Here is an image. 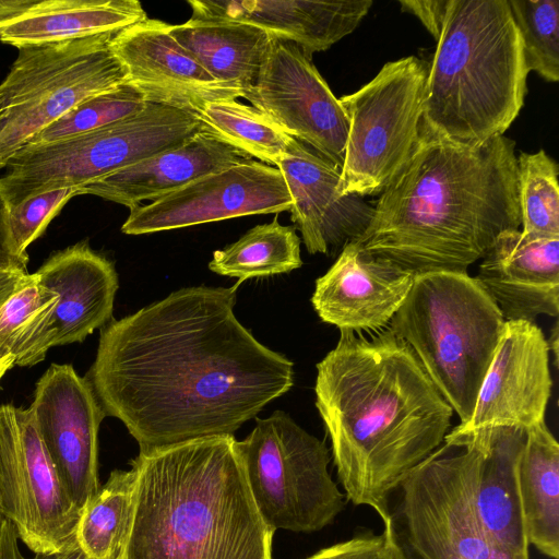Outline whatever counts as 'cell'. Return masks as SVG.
I'll return each instance as SVG.
<instances>
[{
  "mask_svg": "<svg viewBox=\"0 0 559 559\" xmlns=\"http://www.w3.org/2000/svg\"><path fill=\"white\" fill-rule=\"evenodd\" d=\"M292 204L281 170L252 158L130 210L121 231L144 235L247 215L277 214L289 211Z\"/></svg>",
  "mask_w": 559,
  "mask_h": 559,
  "instance_id": "cell-14",
  "label": "cell"
},
{
  "mask_svg": "<svg viewBox=\"0 0 559 559\" xmlns=\"http://www.w3.org/2000/svg\"><path fill=\"white\" fill-rule=\"evenodd\" d=\"M301 239L293 226L272 222L249 229L236 242L213 252L209 269L219 275L236 277L239 286L249 278L288 273L302 265Z\"/></svg>",
  "mask_w": 559,
  "mask_h": 559,
  "instance_id": "cell-30",
  "label": "cell"
},
{
  "mask_svg": "<svg viewBox=\"0 0 559 559\" xmlns=\"http://www.w3.org/2000/svg\"><path fill=\"white\" fill-rule=\"evenodd\" d=\"M145 105L140 92L124 82L82 102L39 132L26 146L48 144L97 130L140 112Z\"/></svg>",
  "mask_w": 559,
  "mask_h": 559,
  "instance_id": "cell-34",
  "label": "cell"
},
{
  "mask_svg": "<svg viewBox=\"0 0 559 559\" xmlns=\"http://www.w3.org/2000/svg\"><path fill=\"white\" fill-rule=\"evenodd\" d=\"M76 187L38 193L9 209V227L16 253L28 259L27 248L44 234L51 219L75 195Z\"/></svg>",
  "mask_w": 559,
  "mask_h": 559,
  "instance_id": "cell-35",
  "label": "cell"
},
{
  "mask_svg": "<svg viewBox=\"0 0 559 559\" xmlns=\"http://www.w3.org/2000/svg\"><path fill=\"white\" fill-rule=\"evenodd\" d=\"M519 487L528 543L559 559V444L545 420L526 430Z\"/></svg>",
  "mask_w": 559,
  "mask_h": 559,
  "instance_id": "cell-27",
  "label": "cell"
},
{
  "mask_svg": "<svg viewBox=\"0 0 559 559\" xmlns=\"http://www.w3.org/2000/svg\"><path fill=\"white\" fill-rule=\"evenodd\" d=\"M547 344H548L549 350L554 349V355H555L556 360H557V355H558V348H557V346H558V330H557V324L555 325L552 336H550V338L547 341Z\"/></svg>",
  "mask_w": 559,
  "mask_h": 559,
  "instance_id": "cell-42",
  "label": "cell"
},
{
  "mask_svg": "<svg viewBox=\"0 0 559 559\" xmlns=\"http://www.w3.org/2000/svg\"><path fill=\"white\" fill-rule=\"evenodd\" d=\"M306 559H402L389 528L380 534L371 531L355 534L352 538L322 548Z\"/></svg>",
  "mask_w": 559,
  "mask_h": 559,
  "instance_id": "cell-36",
  "label": "cell"
},
{
  "mask_svg": "<svg viewBox=\"0 0 559 559\" xmlns=\"http://www.w3.org/2000/svg\"><path fill=\"white\" fill-rule=\"evenodd\" d=\"M14 366V359L12 358L0 359V380Z\"/></svg>",
  "mask_w": 559,
  "mask_h": 559,
  "instance_id": "cell-43",
  "label": "cell"
},
{
  "mask_svg": "<svg viewBox=\"0 0 559 559\" xmlns=\"http://www.w3.org/2000/svg\"><path fill=\"white\" fill-rule=\"evenodd\" d=\"M504 319L467 273L417 274L390 330L414 352L461 423L469 420Z\"/></svg>",
  "mask_w": 559,
  "mask_h": 559,
  "instance_id": "cell-6",
  "label": "cell"
},
{
  "mask_svg": "<svg viewBox=\"0 0 559 559\" xmlns=\"http://www.w3.org/2000/svg\"><path fill=\"white\" fill-rule=\"evenodd\" d=\"M28 274L24 269L0 270V307Z\"/></svg>",
  "mask_w": 559,
  "mask_h": 559,
  "instance_id": "cell-40",
  "label": "cell"
},
{
  "mask_svg": "<svg viewBox=\"0 0 559 559\" xmlns=\"http://www.w3.org/2000/svg\"><path fill=\"white\" fill-rule=\"evenodd\" d=\"M483 261L476 281L498 306L504 321L535 322L559 312V237L502 231Z\"/></svg>",
  "mask_w": 559,
  "mask_h": 559,
  "instance_id": "cell-20",
  "label": "cell"
},
{
  "mask_svg": "<svg viewBox=\"0 0 559 559\" xmlns=\"http://www.w3.org/2000/svg\"><path fill=\"white\" fill-rule=\"evenodd\" d=\"M195 117L206 130L270 166L277 167L298 143L263 112L237 100L210 103Z\"/></svg>",
  "mask_w": 559,
  "mask_h": 559,
  "instance_id": "cell-31",
  "label": "cell"
},
{
  "mask_svg": "<svg viewBox=\"0 0 559 559\" xmlns=\"http://www.w3.org/2000/svg\"><path fill=\"white\" fill-rule=\"evenodd\" d=\"M0 513L35 555L78 547L81 513L58 477L31 406H0Z\"/></svg>",
  "mask_w": 559,
  "mask_h": 559,
  "instance_id": "cell-12",
  "label": "cell"
},
{
  "mask_svg": "<svg viewBox=\"0 0 559 559\" xmlns=\"http://www.w3.org/2000/svg\"><path fill=\"white\" fill-rule=\"evenodd\" d=\"M240 97L342 168L347 116L311 57L296 44L273 36L254 82Z\"/></svg>",
  "mask_w": 559,
  "mask_h": 559,
  "instance_id": "cell-13",
  "label": "cell"
},
{
  "mask_svg": "<svg viewBox=\"0 0 559 559\" xmlns=\"http://www.w3.org/2000/svg\"><path fill=\"white\" fill-rule=\"evenodd\" d=\"M114 35L19 49L0 84V169L79 104L126 82L109 48Z\"/></svg>",
  "mask_w": 559,
  "mask_h": 559,
  "instance_id": "cell-9",
  "label": "cell"
},
{
  "mask_svg": "<svg viewBox=\"0 0 559 559\" xmlns=\"http://www.w3.org/2000/svg\"><path fill=\"white\" fill-rule=\"evenodd\" d=\"M58 477L82 510L98 491V430L106 417L85 377L69 364H52L36 383L31 405Z\"/></svg>",
  "mask_w": 559,
  "mask_h": 559,
  "instance_id": "cell-15",
  "label": "cell"
},
{
  "mask_svg": "<svg viewBox=\"0 0 559 559\" xmlns=\"http://www.w3.org/2000/svg\"><path fill=\"white\" fill-rule=\"evenodd\" d=\"M528 72L559 81V0H508Z\"/></svg>",
  "mask_w": 559,
  "mask_h": 559,
  "instance_id": "cell-33",
  "label": "cell"
},
{
  "mask_svg": "<svg viewBox=\"0 0 559 559\" xmlns=\"http://www.w3.org/2000/svg\"><path fill=\"white\" fill-rule=\"evenodd\" d=\"M277 168L292 197L290 219L309 253H334L364 234L374 207L343 193L337 165L298 141Z\"/></svg>",
  "mask_w": 559,
  "mask_h": 559,
  "instance_id": "cell-19",
  "label": "cell"
},
{
  "mask_svg": "<svg viewBox=\"0 0 559 559\" xmlns=\"http://www.w3.org/2000/svg\"><path fill=\"white\" fill-rule=\"evenodd\" d=\"M234 436L140 452L123 559H273Z\"/></svg>",
  "mask_w": 559,
  "mask_h": 559,
  "instance_id": "cell-4",
  "label": "cell"
},
{
  "mask_svg": "<svg viewBox=\"0 0 559 559\" xmlns=\"http://www.w3.org/2000/svg\"><path fill=\"white\" fill-rule=\"evenodd\" d=\"M202 128L191 114L146 103L140 112L97 130L22 148L5 166L0 193L11 209L38 193L81 188L179 146Z\"/></svg>",
  "mask_w": 559,
  "mask_h": 559,
  "instance_id": "cell-7",
  "label": "cell"
},
{
  "mask_svg": "<svg viewBox=\"0 0 559 559\" xmlns=\"http://www.w3.org/2000/svg\"><path fill=\"white\" fill-rule=\"evenodd\" d=\"M399 3L404 11L419 19L436 41L439 39L449 0H400Z\"/></svg>",
  "mask_w": 559,
  "mask_h": 559,
  "instance_id": "cell-37",
  "label": "cell"
},
{
  "mask_svg": "<svg viewBox=\"0 0 559 559\" xmlns=\"http://www.w3.org/2000/svg\"><path fill=\"white\" fill-rule=\"evenodd\" d=\"M32 559H85V555L78 547L70 549L68 551L55 555H35Z\"/></svg>",
  "mask_w": 559,
  "mask_h": 559,
  "instance_id": "cell-41",
  "label": "cell"
},
{
  "mask_svg": "<svg viewBox=\"0 0 559 559\" xmlns=\"http://www.w3.org/2000/svg\"><path fill=\"white\" fill-rule=\"evenodd\" d=\"M35 273L59 297L48 330L50 348L81 343L112 320L118 274L86 240L55 252Z\"/></svg>",
  "mask_w": 559,
  "mask_h": 559,
  "instance_id": "cell-22",
  "label": "cell"
},
{
  "mask_svg": "<svg viewBox=\"0 0 559 559\" xmlns=\"http://www.w3.org/2000/svg\"><path fill=\"white\" fill-rule=\"evenodd\" d=\"M314 393L347 498L388 524L391 495L444 441L453 409L390 328L341 331L317 365Z\"/></svg>",
  "mask_w": 559,
  "mask_h": 559,
  "instance_id": "cell-2",
  "label": "cell"
},
{
  "mask_svg": "<svg viewBox=\"0 0 559 559\" xmlns=\"http://www.w3.org/2000/svg\"><path fill=\"white\" fill-rule=\"evenodd\" d=\"M85 559H90V558H87V557L85 556ZM122 559H123V558H122Z\"/></svg>",
  "mask_w": 559,
  "mask_h": 559,
  "instance_id": "cell-44",
  "label": "cell"
},
{
  "mask_svg": "<svg viewBox=\"0 0 559 559\" xmlns=\"http://www.w3.org/2000/svg\"><path fill=\"white\" fill-rule=\"evenodd\" d=\"M356 241L413 274L467 273L504 230L521 227L515 142L467 146L419 133Z\"/></svg>",
  "mask_w": 559,
  "mask_h": 559,
  "instance_id": "cell-3",
  "label": "cell"
},
{
  "mask_svg": "<svg viewBox=\"0 0 559 559\" xmlns=\"http://www.w3.org/2000/svg\"><path fill=\"white\" fill-rule=\"evenodd\" d=\"M168 32L213 78L240 91L254 82L273 37L249 23L195 19Z\"/></svg>",
  "mask_w": 559,
  "mask_h": 559,
  "instance_id": "cell-26",
  "label": "cell"
},
{
  "mask_svg": "<svg viewBox=\"0 0 559 559\" xmlns=\"http://www.w3.org/2000/svg\"><path fill=\"white\" fill-rule=\"evenodd\" d=\"M236 449L257 509L274 532L320 531L343 511L344 495L328 469L329 449L287 413L255 417Z\"/></svg>",
  "mask_w": 559,
  "mask_h": 559,
  "instance_id": "cell-10",
  "label": "cell"
},
{
  "mask_svg": "<svg viewBox=\"0 0 559 559\" xmlns=\"http://www.w3.org/2000/svg\"><path fill=\"white\" fill-rule=\"evenodd\" d=\"M58 295L28 273L0 307V359L31 367L49 350L48 330Z\"/></svg>",
  "mask_w": 559,
  "mask_h": 559,
  "instance_id": "cell-29",
  "label": "cell"
},
{
  "mask_svg": "<svg viewBox=\"0 0 559 559\" xmlns=\"http://www.w3.org/2000/svg\"><path fill=\"white\" fill-rule=\"evenodd\" d=\"M28 259L20 257L12 243L9 227V209L0 193V270H27Z\"/></svg>",
  "mask_w": 559,
  "mask_h": 559,
  "instance_id": "cell-38",
  "label": "cell"
},
{
  "mask_svg": "<svg viewBox=\"0 0 559 559\" xmlns=\"http://www.w3.org/2000/svg\"><path fill=\"white\" fill-rule=\"evenodd\" d=\"M252 159L205 128L185 143L99 178L79 189L130 210L154 201L210 173Z\"/></svg>",
  "mask_w": 559,
  "mask_h": 559,
  "instance_id": "cell-24",
  "label": "cell"
},
{
  "mask_svg": "<svg viewBox=\"0 0 559 559\" xmlns=\"http://www.w3.org/2000/svg\"><path fill=\"white\" fill-rule=\"evenodd\" d=\"M109 48L126 82L145 103L195 116L214 102L236 100L241 91L213 78L168 32V24L146 19L116 33Z\"/></svg>",
  "mask_w": 559,
  "mask_h": 559,
  "instance_id": "cell-17",
  "label": "cell"
},
{
  "mask_svg": "<svg viewBox=\"0 0 559 559\" xmlns=\"http://www.w3.org/2000/svg\"><path fill=\"white\" fill-rule=\"evenodd\" d=\"M414 277L411 271L370 254L354 240L317 278L311 302L319 318L340 331L376 333L400 309Z\"/></svg>",
  "mask_w": 559,
  "mask_h": 559,
  "instance_id": "cell-18",
  "label": "cell"
},
{
  "mask_svg": "<svg viewBox=\"0 0 559 559\" xmlns=\"http://www.w3.org/2000/svg\"><path fill=\"white\" fill-rule=\"evenodd\" d=\"M136 497V469H115L82 510L76 543L90 559H122L130 538Z\"/></svg>",
  "mask_w": 559,
  "mask_h": 559,
  "instance_id": "cell-28",
  "label": "cell"
},
{
  "mask_svg": "<svg viewBox=\"0 0 559 559\" xmlns=\"http://www.w3.org/2000/svg\"><path fill=\"white\" fill-rule=\"evenodd\" d=\"M549 347L535 322L506 321L469 420L445 435L453 440L495 427L527 430L545 420L551 395Z\"/></svg>",
  "mask_w": 559,
  "mask_h": 559,
  "instance_id": "cell-16",
  "label": "cell"
},
{
  "mask_svg": "<svg viewBox=\"0 0 559 559\" xmlns=\"http://www.w3.org/2000/svg\"><path fill=\"white\" fill-rule=\"evenodd\" d=\"M525 440V429L495 427L443 441L451 445L466 442L474 445V504L481 528L496 547L521 559H530L519 487Z\"/></svg>",
  "mask_w": 559,
  "mask_h": 559,
  "instance_id": "cell-21",
  "label": "cell"
},
{
  "mask_svg": "<svg viewBox=\"0 0 559 559\" xmlns=\"http://www.w3.org/2000/svg\"><path fill=\"white\" fill-rule=\"evenodd\" d=\"M237 288H181L100 329L85 378L140 452L234 436L293 388V361L235 316Z\"/></svg>",
  "mask_w": 559,
  "mask_h": 559,
  "instance_id": "cell-1",
  "label": "cell"
},
{
  "mask_svg": "<svg viewBox=\"0 0 559 559\" xmlns=\"http://www.w3.org/2000/svg\"><path fill=\"white\" fill-rule=\"evenodd\" d=\"M527 75L508 0H449L419 133L467 146L503 135L524 105Z\"/></svg>",
  "mask_w": 559,
  "mask_h": 559,
  "instance_id": "cell-5",
  "label": "cell"
},
{
  "mask_svg": "<svg viewBox=\"0 0 559 559\" xmlns=\"http://www.w3.org/2000/svg\"><path fill=\"white\" fill-rule=\"evenodd\" d=\"M146 19L136 0H19L0 22V40L21 49L116 34Z\"/></svg>",
  "mask_w": 559,
  "mask_h": 559,
  "instance_id": "cell-25",
  "label": "cell"
},
{
  "mask_svg": "<svg viewBox=\"0 0 559 559\" xmlns=\"http://www.w3.org/2000/svg\"><path fill=\"white\" fill-rule=\"evenodd\" d=\"M518 190L523 235L559 237L558 165L544 150L520 153Z\"/></svg>",
  "mask_w": 559,
  "mask_h": 559,
  "instance_id": "cell-32",
  "label": "cell"
},
{
  "mask_svg": "<svg viewBox=\"0 0 559 559\" xmlns=\"http://www.w3.org/2000/svg\"><path fill=\"white\" fill-rule=\"evenodd\" d=\"M427 72L426 61L401 58L338 98L348 120L341 168L345 195L381 193L411 158L419 138Z\"/></svg>",
  "mask_w": 559,
  "mask_h": 559,
  "instance_id": "cell-11",
  "label": "cell"
},
{
  "mask_svg": "<svg viewBox=\"0 0 559 559\" xmlns=\"http://www.w3.org/2000/svg\"><path fill=\"white\" fill-rule=\"evenodd\" d=\"M19 539L15 525L0 513V559H25Z\"/></svg>",
  "mask_w": 559,
  "mask_h": 559,
  "instance_id": "cell-39",
  "label": "cell"
},
{
  "mask_svg": "<svg viewBox=\"0 0 559 559\" xmlns=\"http://www.w3.org/2000/svg\"><path fill=\"white\" fill-rule=\"evenodd\" d=\"M191 19L255 25L296 44L307 56L324 51L353 33L371 0H189Z\"/></svg>",
  "mask_w": 559,
  "mask_h": 559,
  "instance_id": "cell-23",
  "label": "cell"
},
{
  "mask_svg": "<svg viewBox=\"0 0 559 559\" xmlns=\"http://www.w3.org/2000/svg\"><path fill=\"white\" fill-rule=\"evenodd\" d=\"M476 450L444 443L401 481L389 528L402 559H521L485 535L474 504Z\"/></svg>",
  "mask_w": 559,
  "mask_h": 559,
  "instance_id": "cell-8",
  "label": "cell"
}]
</instances>
